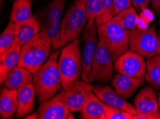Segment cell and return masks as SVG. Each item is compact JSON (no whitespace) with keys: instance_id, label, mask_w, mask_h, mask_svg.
Listing matches in <instances>:
<instances>
[{"instance_id":"10","label":"cell","mask_w":160,"mask_h":119,"mask_svg":"<svg viewBox=\"0 0 160 119\" xmlns=\"http://www.w3.org/2000/svg\"><path fill=\"white\" fill-rule=\"evenodd\" d=\"M113 58L106 48L99 42L90 74L89 82L107 84L113 77Z\"/></svg>"},{"instance_id":"34","label":"cell","mask_w":160,"mask_h":119,"mask_svg":"<svg viewBox=\"0 0 160 119\" xmlns=\"http://www.w3.org/2000/svg\"><path fill=\"white\" fill-rule=\"evenodd\" d=\"M159 51H158V54L160 56V35L159 36Z\"/></svg>"},{"instance_id":"18","label":"cell","mask_w":160,"mask_h":119,"mask_svg":"<svg viewBox=\"0 0 160 119\" xmlns=\"http://www.w3.org/2000/svg\"><path fill=\"white\" fill-rule=\"evenodd\" d=\"M14 42L19 43L22 47L42 30L40 24L35 16H33L32 18L24 22L14 24Z\"/></svg>"},{"instance_id":"19","label":"cell","mask_w":160,"mask_h":119,"mask_svg":"<svg viewBox=\"0 0 160 119\" xmlns=\"http://www.w3.org/2000/svg\"><path fill=\"white\" fill-rule=\"evenodd\" d=\"M35 90L33 84L27 85L18 89V106L16 112L18 118H24L32 113L35 107Z\"/></svg>"},{"instance_id":"7","label":"cell","mask_w":160,"mask_h":119,"mask_svg":"<svg viewBox=\"0 0 160 119\" xmlns=\"http://www.w3.org/2000/svg\"><path fill=\"white\" fill-rule=\"evenodd\" d=\"M159 38L154 26L144 30L136 28L131 31L129 49L149 59L158 54Z\"/></svg>"},{"instance_id":"2","label":"cell","mask_w":160,"mask_h":119,"mask_svg":"<svg viewBox=\"0 0 160 119\" xmlns=\"http://www.w3.org/2000/svg\"><path fill=\"white\" fill-rule=\"evenodd\" d=\"M52 41L46 31L41 30L21 48L18 65L34 74L49 57Z\"/></svg>"},{"instance_id":"1","label":"cell","mask_w":160,"mask_h":119,"mask_svg":"<svg viewBox=\"0 0 160 119\" xmlns=\"http://www.w3.org/2000/svg\"><path fill=\"white\" fill-rule=\"evenodd\" d=\"M59 53L60 51L57 48L34 74L33 86L39 103L52 98L61 90V77L58 69Z\"/></svg>"},{"instance_id":"5","label":"cell","mask_w":160,"mask_h":119,"mask_svg":"<svg viewBox=\"0 0 160 119\" xmlns=\"http://www.w3.org/2000/svg\"><path fill=\"white\" fill-rule=\"evenodd\" d=\"M58 69L61 77L62 89L68 86L81 76L83 63L78 39L62 48L58 59Z\"/></svg>"},{"instance_id":"32","label":"cell","mask_w":160,"mask_h":119,"mask_svg":"<svg viewBox=\"0 0 160 119\" xmlns=\"http://www.w3.org/2000/svg\"><path fill=\"white\" fill-rule=\"evenodd\" d=\"M151 3L154 11L160 16V0H151Z\"/></svg>"},{"instance_id":"15","label":"cell","mask_w":160,"mask_h":119,"mask_svg":"<svg viewBox=\"0 0 160 119\" xmlns=\"http://www.w3.org/2000/svg\"><path fill=\"white\" fill-rule=\"evenodd\" d=\"M144 81L126 75L116 74L111 80V86L124 99L129 98L140 88Z\"/></svg>"},{"instance_id":"30","label":"cell","mask_w":160,"mask_h":119,"mask_svg":"<svg viewBox=\"0 0 160 119\" xmlns=\"http://www.w3.org/2000/svg\"><path fill=\"white\" fill-rule=\"evenodd\" d=\"M115 14L132 7V0H113Z\"/></svg>"},{"instance_id":"16","label":"cell","mask_w":160,"mask_h":119,"mask_svg":"<svg viewBox=\"0 0 160 119\" xmlns=\"http://www.w3.org/2000/svg\"><path fill=\"white\" fill-rule=\"evenodd\" d=\"M22 46L14 42L8 50L0 55V82L4 84L12 70L19 64Z\"/></svg>"},{"instance_id":"33","label":"cell","mask_w":160,"mask_h":119,"mask_svg":"<svg viewBox=\"0 0 160 119\" xmlns=\"http://www.w3.org/2000/svg\"><path fill=\"white\" fill-rule=\"evenodd\" d=\"M159 97H158V106H159V116L160 118V93H159Z\"/></svg>"},{"instance_id":"36","label":"cell","mask_w":160,"mask_h":119,"mask_svg":"<svg viewBox=\"0 0 160 119\" xmlns=\"http://www.w3.org/2000/svg\"><path fill=\"white\" fill-rule=\"evenodd\" d=\"M36 1H38V0H36Z\"/></svg>"},{"instance_id":"12","label":"cell","mask_w":160,"mask_h":119,"mask_svg":"<svg viewBox=\"0 0 160 119\" xmlns=\"http://www.w3.org/2000/svg\"><path fill=\"white\" fill-rule=\"evenodd\" d=\"M134 104L139 112L134 115V119H160L156 89L151 85H146L140 90Z\"/></svg>"},{"instance_id":"11","label":"cell","mask_w":160,"mask_h":119,"mask_svg":"<svg viewBox=\"0 0 160 119\" xmlns=\"http://www.w3.org/2000/svg\"><path fill=\"white\" fill-rule=\"evenodd\" d=\"M114 71L118 74L144 81L147 62L142 56L129 49L114 60Z\"/></svg>"},{"instance_id":"3","label":"cell","mask_w":160,"mask_h":119,"mask_svg":"<svg viewBox=\"0 0 160 119\" xmlns=\"http://www.w3.org/2000/svg\"><path fill=\"white\" fill-rule=\"evenodd\" d=\"M88 21L86 0H74L68 8L60 25V47L76 39Z\"/></svg>"},{"instance_id":"14","label":"cell","mask_w":160,"mask_h":119,"mask_svg":"<svg viewBox=\"0 0 160 119\" xmlns=\"http://www.w3.org/2000/svg\"><path fill=\"white\" fill-rule=\"evenodd\" d=\"M93 91L100 100L107 105L123 109L134 115L139 113L135 106L122 98L113 87L111 88L108 85H96L94 86Z\"/></svg>"},{"instance_id":"4","label":"cell","mask_w":160,"mask_h":119,"mask_svg":"<svg viewBox=\"0 0 160 119\" xmlns=\"http://www.w3.org/2000/svg\"><path fill=\"white\" fill-rule=\"evenodd\" d=\"M97 31L99 42L106 48L113 60L127 52L132 31L122 27L113 19L98 26Z\"/></svg>"},{"instance_id":"23","label":"cell","mask_w":160,"mask_h":119,"mask_svg":"<svg viewBox=\"0 0 160 119\" xmlns=\"http://www.w3.org/2000/svg\"><path fill=\"white\" fill-rule=\"evenodd\" d=\"M145 80L155 89L160 90V56L147 59Z\"/></svg>"},{"instance_id":"27","label":"cell","mask_w":160,"mask_h":119,"mask_svg":"<svg viewBox=\"0 0 160 119\" xmlns=\"http://www.w3.org/2000/svg\"><path fill=\"white\" fill-rule=\"evenodd\" d=\"M106 119H134V115L123 109L106 104Z\"/></svg>"},{"instance_id":"22","label":"cell","mask_w":160,"mask_h":119,"mask_svg":"<svg viewBox=\"0 0 160 119\" xmlns=\"http://www.w3.org/2000/svg\"><path fill=\"white\" fill-rule=\"evenodd\" d=\"M33 16L31 0H15L12 8L9 19L14 24L24 22Z\"/></svg>"},{"instance_id":"21","label":"cell","mask_w":160,"mask_h":119,"mask_svg":"<svg viewBox=\"0 0 160 119\" xmlns=\"http://www.w3.org/2000/svg\"><path fill=\"white\" fill-rule=\"evenodd\" d=\"M34 74L26 68L18 65L12 70L4 82V86L18 90L27 85L33 84Z\"/></svg>"},{"instance_id":"28","label":"cell","mask_w":160,"mask_h":119,"mask_svg":"<svg viewBox=\"0 0 160 119\" xmlns=\"http://www.w3.org/2000/svg\"><path fill=\"white\" fill-rule=\"evenodd\" d=\"M86 7L88 20H96L102 10V0H86Z\"/></svg>"},{"instance_id":"26","label":"cell","mask_w":160,"mask_h":119,"mask_svg":"<svg viewBox=\"0 0 160 119\" xmlns=\"http://www.w3.org/2000/svg\"><path fill=\"white\" fill-rule=\"evenodd\" d=\"M115 15L113 0H102V10L100 15L96 19L97 26L107 22Z\"/></svg>"},{"instance_id":"17","label":"cell","mask_w":160,"mask_h":119,"mask_svg":"<svg viewBox=\"0 0 160 119\" xmlns=\"http://www.w3.org/2000/svg\"><path fill=\"white\" fill-rule=\"evenodd\" d=\"M18 106V90L1 88L0 91V116L3 119L11 118L15 114Z\"/></svg>"},{"instance_id":"35","label":"cell","mask_w":160,"mask_h":119,"mask_svg":"<svg viewBox=\"0 0 160 119\" xmlns=\"http://www.w3.org/2000/svg\"><path fill=\"white\" fill-rule=\"evenodd\" d=\"M2 2V0H1V2Z\"/></svg>"},{"instance_id":"20","label":"cell","mask_w":160,"mask_h":119,"mask_svg":"<svg viewBox=\"0 0 160 119\" xmlns=\"http://www.w3.org/2000/svg\"><path fill=\"white\" fill-rule=\"evenodd\" d=\"M80 112V118L82 119H106V103L93 91Z\"/></svg>"},{"instance_id":"29","label":"cell","mask_w":160,"mask_h":119,"mask_svg":"<svg viewBox=\"0 0 160 119\" xmlns=\"http://www.w3.org/2000/svg\"><path fill=\"white\" fill-rule=\"evenodd\" d=\"M154 19V15L149 8L145 9L142 11H140V14L139 15V19L137 22V28L144 30L148 27V25L150 22H152Z\"/></svg>"},{"instance_id":"8","label":"cell","mask_w":160,"mask_h":119,"mask_svg":"<svg viewBox=\"0 0 160 119\" xmlns=\"http://www.w3.org/2000/svg\"><path fill=\"white\" fill-rule=\"evenodd\" d=\"M93 88L91 82L78 79L68 86L62 88L56 95L70 111L80 112Z\"/></svg>"},{"instance_id":"31","label":"cell","mask_w":160,"mask_h":119,"mask_svg":"<svg viewBox=\"0 0 160 119\" xmlns=\"http://www.w3.org/2000/svg\"><path fill=\"white\" fill-rule=\"evenodd\" d=\"M132 2L137 11H142L145 9L149 8L151 0H132Z\"/></svg>"},{"instance_id":"13","label":"cell","mask_w":160,"mask_h":119,"mask_svg":"<svg viewBox=\"0 0 160 119\" xmlns=\"http://www.w3.org/2000/svg\"><path fill=\"white\" fill-rule=\"evenodd\" d=\"M28 119H74V116L57 95L40 103L35 113L29 114Z\"/></svg>"},{"instance_id":"6","label":"cell","mask_w":160,"mask_h":119,"mask_svg":"<svg viewBox=\"0 0 160 119\" xmlns=\"http://www.w3.org/2000/svg\"><path fill=\"white\" fill-rule=\"evenodd\" d=\"M67 0H52L38 18L41 29L47 32L55 49L60 48V25Z\"/></svg>"},{"instance_id":"24","label":"cell","mask_w":160,"mask_h":119,"mask_svg":"<svg viewBox=\"0 0 160 119\" xmlns=\"http://www.w3.org/2000/svg\"><path fill=\"white\" fill-rule=\"evenodd\" d=\"M112 19L126 30L132 31L137 28L139 15L137 9L132 7L118 12Z\"/></svg>"},{"instance_id":"25","label":"cell","mask_w":160,"mask_h":119,"mask_svg":"<svg viewBox=\"0 0 160 119\" xmlns=\"http://www.w3.org/2000/svg\"><path fill=\"white\" fill-rule=\"evenodd\" d=\"M14 31V24L10 21L0 36V54L8 50L12 46L15 40Z\"/></svg>"},{"instance_id":"9","label":"cell","mask_w":160,"mask_h":119,"mask_svg":"<svg viewBox=\"0 0 160 119\" xmlns=\"http://www.w3.org/2000/svg\"><path fill=\"white\" fill-rule=\"evenodd\" d=\"M97 28L98 26L95 19H89L84 30L82 31L83 48V52L81 54L82 63H83V72L81 74V78L84 81L88 82H89L92 63L99 43Z\"/></svg>"}]
</instances>
